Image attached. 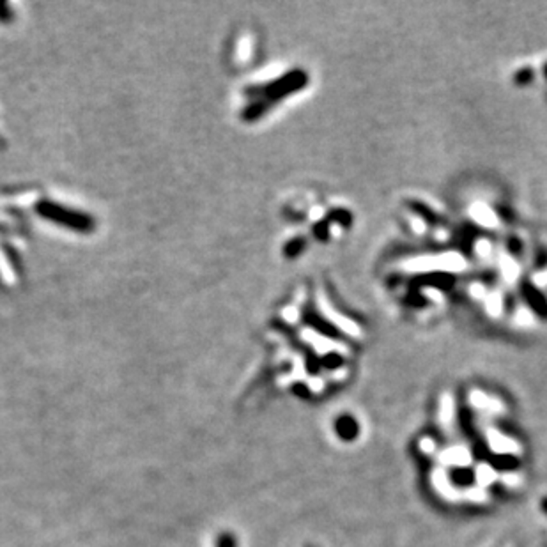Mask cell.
Listing matches in <instances>:
<instances>
[{
  "label": "cell",
  "instance_id": "cell-8",
  "mask_svg": "<svg viewBox=\"0 0 547 547\" xmlns=\"http://www.w3.org/2000/svg\"><path fill=\"white\" fill-rule=\"evenodd\" d=\"M530 80H532V71H530V69H523V71L517 73L516 76L517 84H526V82Z\"/></svg>",
  "mask_w": 547,
  "mask_h": 547
},
{
  "label": "cell",
  "instance_id": "cell-7",
  "mask_svg": "<svg viewBox=\"0 0 547 547\" xmlns=\"http://www.w3.org/2000/svg\"><path fill=\"white\" fill-rule=\"evenodd\" d=\"M217 547H236V539H234L232 533H221V535L218 537Z\"/></svg>",
  "mask_w": 547,
  "mask_h": 547
},
{
  "label": "cell",
  "instance_id": "cell-4",
  "mask_svg": "<svg viewBox=\"0 0 547 547\" xmlns=\"http://www.w3.org/2000/svg\"><path fill=\"white\" fill-rule=\"evenodd\" d=\"M335 430L342 439L349 441L351 437L356 436V422L351 416H342L335 422Z\"/></svg>",
  "mask_w": 547,
  "mask_h": 547
},
{
  "label": "cell",
  "instance_id": "cell-3",
  "mask_svg": "<svg viewBox=\"0 0 547 547\" xmlns=\"http://www.w3.org/2000/svg\"><path fill=\"white\" fill-rule=\"evenodd\" d=\"M523 294L526 298V303L535 310L537 316H540L542 319H547V300L539 289H535L530 282H525V285L520 287Z\"/></svg>",
  "mask_w": 547,
  "mask_h": 547
},
{
  "label": "cell",
  "instance_id": "cell-5",
  "mask_svg": "<svg viewBox=\"0 0 547 547\" xmlns=\"http://www.w3.org/2000/svg\"><path fill=\"white\" fill-rule=\"evenodd\" d=\"M420 280L427 282L425 285H432V287H439V289H448V287L453 285V277L445 273H437L432 275V277H422Z\"/></svg>",
  "mask_w": 547,
  "mask_h": 547
},
{
  "label": "cell",
  "instance_id": "cell-6",
  "mask_svg": "<svg viewBox=\"0 0 547 547\" xmlns=\"http://www.w3.org/2000/svg\"><path fill=\"white\" fill-rule=\"evenodd\" d=\"M303 248H305V241L301 240V238L300 240H293L287 247H285V254H287V257H298V254H300Z\"/></svg>",
  "mask_w": 547,
  "mask_h": 547
},
{
  "label": "cell",
  "instance_id": "cell-1",
  "mask_svg": "<svg viewBox=\"0 0 547 547\" xmlns=\"http://www.w3.org/2000/svg\"><path fill=\"white\" fill-rule=\"evenodd\" d=\"M38 211L41 217L48 218L52 221H57V224L68 225L69 228H75L78 232H89L94 227V221L92 218H89L87 214H80L76 211H69L66 207L59 204H52V202H41L38 205Z\"/></svg>",
  "mask_w": 547,
  "mask_h": 547
},
{
  "label": "cell",
  "instance_id": "cell-9",
  "mask_svg": "<svg viewBox=\"0 0 547 547\" xmlns=\"http://www.w3.org/2000/svg\"><path fill=\"white\" fill-rule=\"evenodd\" d=\"M4 15H9L8 6H6V4H0V20H2V22H6V20H8Z\"/></svg>",
  "mask_w": 547,
  "mask_h": 547
},
{
  "label": "cell",
  "instance_id": "cell-2",
  "mask_svg": "<svg viewBox=\"0 0 547 547\" xmlns=\"http://www.w3.org/2000/svg\"><path fill=\"white\" fill-rule=\"evenodd\" d=\"M305 84H307V75L303 71L298 69V71L289 73L284 78H278L277 82H273L270 87H266L263 96L264 103H268V99H280L284 96L291 94V92L300 91V89L305 87Z\"/></svg>",
  "mask_w": 547,
  "mask_h": 547
},
{
  "label": "cell",
  "instance_id": "cell-10",
  "mask_svg": "<svg viewBox=\"0 0 547 547\" xmlns=\"http://www.w3.org/2000/svg\"><path fill=\"white\" fill-rule=\"evenodd\" d=\"M544 73H546V76H547V64L544 66Z\"/></svg>",
  "mask_w": 547,
  "mask_h": 547
}]
</instances>
